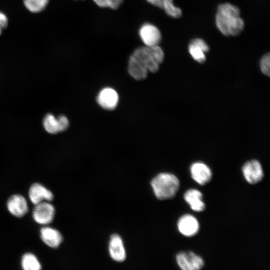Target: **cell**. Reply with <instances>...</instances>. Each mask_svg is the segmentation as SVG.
Masks as SVG:
<instances>
[{"mask_svg":"<svg viewBox=\"0 0 270 270\" xmlns=\"http://www.w3.org/2000/svg\"><path fill=\"white\" fill-rule=\"evenodd\" d=\"M164 57V52L158 45L139 47L129 58L128 72L136 80H144L148 72L155 73L158 70Z\"/></svg>","mask_w":270,"mask_h":270,"instance_id":"cell-1","label":"cell"},{"mask_svg":"<svg viewBox=\"0 0 270 270\" xmlns=\"http://www.w3.org/2000/svg\"><path fill=\"white\" fill-rule=\"evenodd\" d=\"M216 24L226 36H236L243 30L244 22L240 16V10L230 3L220 4L216 15Z\"/></svg>","mask_w":270,"mask_h":270,"instance_id":"cell-2","label":"cell"},{"mask_svg":"<svg viewBox=\"0 0 270 270\" xmlns=\"http://www.w3.org/2000/svg\"><path fill=\"white\" fill-rule=\"evenodd\" d=\"M156 196L164 200L174 198L180 187V182L174 174L164 172L158 174L151 181Z\"/></svg>","mask_w":270,"mask_h":270,"instance_id":"cell-3","label":"cell"},{"mask_svg":"<svg viewBox=\"0 0 270 270\" xmlns=\"http://www.w3.org/2000/svg\"><path fill=\"white\" fill-rule=\"evenodd\" d=\"M55 214L54 208L48 202L44 201L35 205L32 210V217L38 224L46 225L52 222Z\"/></svg>","mask_w":270,"mask_h":270,"instance_id":"cell-4","label":"cell"},{"mask_svg":"<svg viewBox=\"0 0 270 270\" xmlns=\"http://www.w3.org/2000/svg\"><path fill=\"white\" fill-rule=\"evenodd\" d=\"M176 260L180 268L184 270H198L204 265L202 258L192 252L178 253Z\"/></svg>","mask_w":270,"mask_h":270,"instance_id":"cell-5","label":"cell"},{"mask_svg":"<svg viewBox=\"0 0 270 270\" xmlns=\"http://www.w3.org/2000/svg\"><path fill=\"white\" fill-rule=\"evenodd\" d=\"M139 35L144 45L148 46H158L162 40L159 29L148 23H146L140 27Z\"/></svg>","mask_w":270,"mask_h":270,"instance_id":"cell-6","label":"cell"},{"mask_svg":"<svg viewBox=\"0 0 270 270\" xmlns=\"http://www.w3.org/2000/svg\"><path fill=\"white\" fill-rule=\"evenodd\" d=\"M43 125L48 132L56 134L66 130L69 126V121L64 116L56 118L52 114H48L44 118Z\"/></svg>","mask_w":270,"mask_h":270,"instance_id":"cell-7","label":"cell"},{"mask_svg":"<svg viewBox=\"0 0 270 270\" xmlns=\"http://www.w3.org/2000/svg\"><path fill=\"white\" fill-rule=\"evenodd\" d=\"M242 171L246 181L251 184L258 183L263 178L262 166L259 162L255 160L246 162L242 168Z\"/></svg>","mask_w":270,"mask_h":270,"instance_id":"cell-8","label":"cell"},{"mask_svg":"<svg viewBox=\"0 0 270 270\" xmlns=\"http://www.w3.org/2000/svg\"><path fill=\"white\" fill-rule=\"evenodd\" d=\"M6 205L9 212L18 218L24 216L28 210L26 200L20 194H14L10 196Z\"/></svg>","mask_w":270,"mask_h":270,"instance_id":"cell-9","label":"cell"},{"mask_svg":"<svg viewBox=\"0 0 270 270\" xmlns=\"http://www.w3.org/2000/svg\"><path fill=\"white\" fill-rule=\"evenodd\" d=\"M118 102V94L111 88H105L102 90L97 97L98 104L106 110H114L117 106Z\"/></svg>","mask_w":270,"mask_h":270,"instance_id":"cell-10","label":"cell"},{"mask_svg":"<svg viewBox=\"0 0 270 270\" xmlns=\"http://www.w3.org/2000/svg\"><path fill=\"white\" fill-rule=\"evenodd\" d=\"M28 197L34 205L44 201H51L54 198L52 193L39 183L32 184L28 191Z\"/></svg>","mask_w":270,"mask_h":270,"instance_id":"cell-11","label":"cell"},{"mask_svg":"<svg viewBox=\"0 0 270 270\" xmlns=\"http://www.w3.org/2000/svg\"><path fill=\"white\" fill-rule=\"evenodd\" d=\"M188 50L194 60L198 62L203 63L206 60V53L209 51L210 48L202 39L196 38L190 42Z\"/></svg>","mask_w":270,"mask_h":270,"instance_id":"cell-12","label":"cell"},{"mask_svg":"<svg viewBox=\"0 0 270 270\" xmlns=\"http://www.w3.org/2000/svg\"><path fill=\"white\" fill-rule=\"evenodd\" d=\"M192 178L200 185H204L210 182L212 178L210 168L201 162H196L190 168Z\"/></svg>","mask_w":270,"mask_h":270,"instance_id":"cell-13","label":"cell"},{"mask_svg":"<svg viewBox=\"0 0 270 270\" xmlns=\"http://www.w3.org/2000/svg\"><path fill=\"white\" fill-rule=\"evenodd\" d=\"M178 227L182 234L186 236H192L198 232L199 224L194 216L185 214L179 219Z\"/></svg>","mask_w":270,"mask_h":270,"instance_id":"cell-14","label":"cell"},{"mask_svg":"<svg viewBox=\"0 0 270 270\" xmlns=\"http://www.w3.org/2000/svg\"><path fill=\"white\" fill-rule=\"evenodd\" d=\"M108 250L111 258L115 261L122 262L125 260L126 250L122 240L118 234H114L111 236Z\"/></svg>","mask_w":270,"mask_h":270,"instance_id":"cell-15","label":"cell"},{"mask_svg":"<svg viewBox=\"0 0 270 270\" xmlns=\"http://www.w3.org/2000/svg\"><path fill=\"white\" fill-rule=\"evenodd\" d=\"M40 236L42 242L52 248H57L62 241V236L57 230L44 226L40 230Z\"/></svg>","mask_w":270,"mask_h":270,"instance_id":"cell-16","label":"cell"},{"mask_svg":"<svg viewBox=\"0 0 270 270\" xmlns=\"http://www.w3.org/2000/svg\"><path fill=\"white\" fill-rule=\"evenodd\" d=\"M184 198L194 211L201 212L205 208V204L202 200V194L197 190H187L184 194Z\"/></svg>","mask_w":270,"mask_h":270,"instance_id":"cell-17","label":"cell"},{"mask_svg":"<svg viewBox=\"0 0 270 270\" xmlns=\"http://www.w3.org/2000/svg\"><path fill=\"white\" fill-rule=\"evenodd\" d=\"M21 265L24 270H40L42 268L38 259L32 253H26L23 255Z\"/></svg>","mask_w":270,"mask_h":270,"instance_id":"cell-18","label":"cell"},{"mask_svg":"<svg viewBox=\"0 0 270 270\" xmlns=\"http://www.w3.org/2000/svg\"><path fill=\"white\" fill-rule=\"evenodd\" d=\"M48 0H24L26 8L30 12H39L43 10L47 6Z\"/></svg>","mask_w":270,"mask_h":270,"instance_id":"cell-19","label":"cell"},{"mask_svg":"<svg viewBox=\"0 0 270 270\" xmlns=\"http://www.w3.org/2000/svg\"><path fill=\"white\" fill-rule=\"evenodd\" d=\"M162 9L168 16L173 18H179L182 15L181 9L174 5L172 0H163Z\"/></svg>","mask_w":270,"mask_h":270,"instance_id":"cell-20","label":"cell"},{"mask_svg":"<svg viewBox=\"0 0 270 270\" xmlns=\"http://www.w3.org/2000/svg\"><path fill=\"white\" fill-rule=\"evenodd\" d=\"M100 8H110L113 10L118 8L122 2V0H92Z\"/></svg>","mask_w":270,"mask_h":270,"instance_id":"cell-21","label":"cell"},{"mask_svg":"<svg viewBox=\"0 0 270 270\" xmlns=\"http://www.w3.org/2000/svg\"><path fill=\"white\" fill-rule=\"evenodd\" d=\"M260 68L263 74L270 76V55L269 53L264 54L260 61Z\"/></svg>","mask_w":270,"mask_h":270,"instance_id":"cell-22","label":"cell"},{"mask_svg":"<svg viewBox=\"0 0 270 270\" xmlns=\"http://www.w3.org/2000/svg\"><path fill=\"white\" fill-rule=\"evenodd\" d=\"M8 23L6 16L2 12H0V34L3 29L5 28Z\"/></svg>","mask_w":270,"mask_h":270,"instance_id":"cell-23","label":"cell"},{"mask_svg":"<svg viewBox=\"0 0 270 270\" xmlns=\"http://www.w3.org/2000/svg\"><path fill=\"white\" fill-rule=\"evenodd\" d=\"M148 2L154 6L162 8L163 0H146Z\"/></svg>","mask_w":270,"mask_h":270,"instance_id":"cell-24","label":"cell"}]
</instances>
